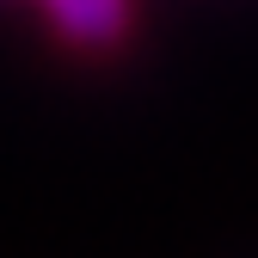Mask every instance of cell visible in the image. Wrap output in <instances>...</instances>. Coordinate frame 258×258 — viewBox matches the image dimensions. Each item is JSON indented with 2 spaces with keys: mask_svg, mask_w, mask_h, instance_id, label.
I'll return each mask as SVG.
<instances>
[{
  "mask_svg": "<svg viewBox=\"0 0 258 258\" xmlns=\"http://www.w3.org/2000/svg\"><path fill=\"white\" fill-rule=\"evenodd\" d=\"M49 13L80 43H105V37L123 31V0H49Z\"/></svg>",
  "mask_w": 258,
  "mask_h": 258,
  "instance_id": "cell-1",
  "label": "cell"
}]
</instances>
